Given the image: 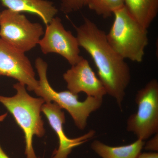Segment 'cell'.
I'll list each match as a JSON object with an SVG mask.
<instances>
[{"label": "cell", "mask_w": 158, "mask_h": 158, "mask_svg": "<svg viewBox=\"0 0 158 158\" xmlns=\"http://www.w3.org/2000/svg\"><path fill=\"white\" fill-rule=\"evenodd\" d=\"M43 35L38 44L43 53L59 54L71 65L77 64L83 58L80 55L77 37L65 30L59 17L52 19L46 26Z\"/></svg>", "instance_id": "7"}, {"label": "cell", "mask_w": 158, "mask_h": 158, "mask_svg": "<svg viewBox=\"0 0 158 158\" xmlns=\"http://www.w3.org/2000/svg\"><path fill=\"white\" fill-rule=\"evenodd\" d=\"M137 158H158V153L156 152L140 153Z\"/></svg>", "instance_id": "17"}, {"label": "cell", "mask_w": 158, "mask_h": 158, "mask_svg": "<svg viewBox=\"0 0 158 158\" xmlns=\"http://www.w3.org/2000/svg\"><path fill=\"white\" fill-rule=\"evenodd\" d=\"M68 90L74 94L84 92L87 96L103 99L107 94L104 86L87 59L82 58L63 75Z\"/></svg>", "instance_id": "9"}, {"label": "cell", "mask_w": 158, "mask_h": 158, "mask_svg": "<svg viewBox=\"0 0 158 158\" xmlns=\"http://www.w3.org/2000/svg\"><path fill=\"white\" fill-rule=\"evenodd\" d=\"M113 15V24L106 35L109 44L123 59L142 62L148 44V29L131 15L125 6Z\"/></svg>", "instance_id": "3"}, {"label": "cell", "mask_w": 158, "mask_h": 158, "mask_svg": "<svg viewBox=\"0 0 158 158\" xmlns=\"http://www.w3.org/2000/svg\"><path fill=\"white\" fill-rule=\"evenodd\" d=\"M35 67L39 76L38 85L34 92L45 101V103H56L62 109H65L72 117L79 129H85L91 113L101 107L103 99L87 96L84 101H79L78 94L69 90L56 91L51 87L47 77L48 64L41 58L35 61Z\"/></svg>", "instance_id": "4"}, {"label": "cell", "mask_w": 158, "mask_h": 158, "mask_svg": "<svg viewBox=\"0 0 158 158\" xmlns=\"http://www.w3.org/2000/svg\"><path fill=\"white\" fill-rule=\"evenodd\" d=\"M25 53L19 50L0 38V76L12 78L34 91L38 85L30 59Z\"/></svg>", "instance_id": "8"}, {"label": "cell", "mask_w": 158, "mask_h": 158, "mask_svg": "<svg viewBox=\"0 0 158 158\" xmlns=\"http://www.w3.org/2000/svg\"><path fill=\"white\" fill-rule=\"evenodd\" d=\"M75 28L79 46L93 59L107 94L115 99L122 110L126 90L131 81L129 66L111 47L105 31L92 21L84 18L81 25Z\"/></svg>", "instance_id": "1"}, {"label": "cell", "mask_w": 158, "mask_h": 158, "mask_svg": "<svg viewBox=\"0 0 158 158\" xmlns=\"http://www.w3.org/2000/svg\"><path fill=\"white\" fill-rule=\"evenodd\" d=\"M0 17H1V12H0Z\"/></svg>", "instance_id": "19"}, {"label": "cell", "mask_w": 158, "mask_h": 158, "mask_svg": "<svg viewBox=\"0 0 158 158\" xmlns=\"http://www.w3.org/2000/svg\"><path fill=\"white\" fill-rule=\"evenodd\" d=\"M135 102L138 110L128 118L127 130L144 141L158 132V82L156 79L151 80L138 90Z\"/></svg>", "instance_id": "5"}, {"label": "cell", "mask_w": 158, "mask_h": 158, "mask_svg": "<svg viewBox=\"0 0 158 158\" xmlns=\"http://www.w3.org/2000/svg\"><path fill=\"white\" fill-rule=\"evenodd\" d=\"M41 112L48 118L59 139V148L54 152L52 158H67L73 148L86 142L95 135V132L91 130L79 138L71 139L67 137L63 129V125L65 122V113L56 103H44Z\"/></svg>", "instance_id": "10"}, {"label": "cell", "mask_w": 158, "mask_h": 158, "mask_svg": "<svg viewBox=\"0 0 158 158\" xmlns=\"http://www.w3.org/2000/svg\"><path fill=\"white\" fill-rule=\"evenodd\" d=\"M89 0H61V10L68 14L87 6Z\"/></svg>", "instance_id": "15"}, {"label": "cell", "mask_w": 158, "mask_h": 158, "mask_svg": "<svg viewBox=\"0 0 158 158\" xmlns=\"http://www.w3.org/2000/svg\"><path fill=\"white\" fill-rule=\"evenodd\" d=\"M44 33L40 23L31 22L21 13L8 9L1 12L0 38L23 52L38 44Z\"/></svg>", "instance_id": "6"}, {"label": "cell", "mask_w": 158, "mask_h": 158, "mask_svg": "<svg viewBox=\"0 0 158 158\" xmlns=\"http://www.w3.org/2000/svg\"><path fill=\"white\" fill-rule=\"evenodd\" d=\"M87 6L98 15L107 18L124 6V0H89Z\"/></svg>", "instance_id": "14"}, {"label": "cell", "mask_w": 158, "mask_h": 158, "mask_svg": "<svg viewBox=\"0 0 158 158\" xmlns=\"http://www.w3.org/2000/svg\"><path fill=\"white\" fill-rule=\"evenodd\" d=\"M25 87L19 82L15 84L13 88L16 91L15 95L10 97L0 95V103L13 116L23 132L26 157L39 158L33 148V138L34 136L41 138L45 134L44 123L40 115L45 101L41 98L31 96Z\"/></svg>", "instance_id": "2"}, {"label": "cell", "mask_w": 158, "mask_h": 158, "mask_svg": "<svg viewBox=\"0 0 158 158\" xmlns=\"http://www.w3.org/2000/svg\"><path fill=\"white\" fill-rule=\"evenodd\" d=\"M3 6L11 11L27 12L40 18L47 26L58 13L52 2L47 0H0Z\"/></svg>", "instance_id": "11"}, {"label": "cell", "mask_w": 158, "mask_h": 158, "mask_svg": "<svg viewBox=\"0 0 158 158\" xmlns=\"http://www.w3.org/2000/svg\"><path fill=\"white\" fill-rule=\"evenodd\" d=\"M124 6L139 24L148 29L156 17L158 0H124Z\"/></svg>", "instance_id": "13"}, {"label": "cell", "mask_w": 158, "mask_h": 158, "mask_svg": "<svg viewBox=\"0 0 158 158\" xmlns=\"http://www.w3.org/2000/svg\"><path fill=\"white\" fill-rule=\"evenodd\" d=\"M144 149L156 152L158 150V134H155L150 140L144 144Z\"/></svg>", "instance_id": "16"}, {"label": "cell", "mask_w": 158, "mask_h": 158, "mask_svg": "<svg viewBox=\"0 0 158 158\" xmlns=\"http://www.w3.org/2000/svg\"><path fill=\"white\" fill-rule=\"evenodd\" d=\"M6 116H7V114H5L0 116V122L2 121ZM0 158H10L3 151L2 148L1 147V144H0Z\"/></svg>", "instance_id": "18"}, {"label": "cell", "mask_w": 158, "mask_h": 158, "mask_svg": "<svg viewBox=\"0 0 158 158\" xmlns=\"http://www.w3.org/2000/svg\"><path fill=\"white\" fill-rule=\"evenodd\" d=\"M144 144V141L138 139L130 144L113 147L95 140L91 143V148L102 158H137Z\"/></svg>", "instance_id": "12"}]
</instances>
